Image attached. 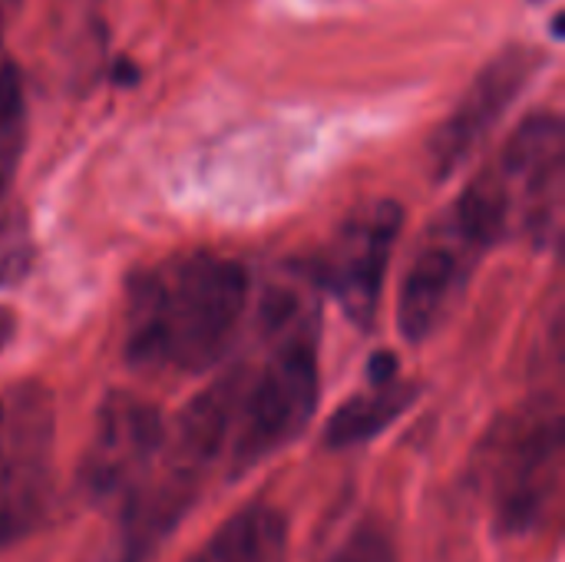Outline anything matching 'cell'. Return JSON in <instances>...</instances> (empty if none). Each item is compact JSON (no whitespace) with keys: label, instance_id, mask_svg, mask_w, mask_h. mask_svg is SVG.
I'll list each match as a JSON object with an SVG mask.
<instances>
[{"label":"cell","instance_id":"obj_1","mask_svg":"<svg viewBox=\"0 0 565 562\" xmlns=\"http://www.w3.org/2000/svg\"><path fill=\"white\" fill-rule=\"evenodd\" d=\"M248 305V275L218 255H179L139 272L126 298L122 351L132 368L199 374L232 344Z\"/></svg>","mask_w":565,"mask_h":562},{"label":"cell","instance_id":"obj_2","mask_svg":"<svg viewBox=\"0 0 565 562\" xmlns=\"http://www.w3.org/2000/svg\"><path fill=\"white\" fill-rule=\"evenodd\" d=\"M563 477V414L556 401H533L503 417L477 454V484L503 537L543 527Z\"/></svg>","mask_w":565,"mask_h":562},{"label":"cell","instance_id":"obj_3","mask_svg":"<svg viewBox=\"0 0 565 562\" xmlns=\"http://www.w3.org/2000/svg\"><path fill=\"white\" fill-rule=\"evenodd\" d=\"M318 407V348L305 318L281 328L278 344L252 381H242L232 434V477L288 447Z\"/></svg>","mask_w":565,"mask_h":562},{"label":"cell","instance_id":"obj_4","mask_svg":"<svg viewBox=\"0 0 565 562\" xmlns=\"http://www.w3.org/2000/svg\"><path fill=\"white\" fill-rule=\"evenodd\" d=\"M563 119L556 113H540L520 123L500 162L490 169L503 189L513 235L520 232L536 245L553 238L563 202Z\"/></svg>","mask_w":565,"mask_h":562},{"label":"cell","instance_id":"obj_5","mask_svg":"<svg viewBox=\"0 0 565 562\" xmlns=\"http://www.w3.org/2000/svg\"><path fill=\"white\" fill-rule=\"evenodd\" d=\"M162 447L166 424L149 401L126 391L106 394L79 460V484L93 500H126L142 480H149Z\"/></svg>","mask_w":565,"mask_h":562},{"label":"cell","instance_id":"obj_6","mask_svg":"<svg viewBox=\"0 0 565 562\" xmlns=\"http://www.w3.org/2000/svg\"><path fill=\"white\" fill-rule=\"evenodd\" d=\"M53 487V417L26 394L0 421V547L36 530Z\"/></svg>","mask_w":565,"mask_h":562},{"label":"cell","instance_id":"obj_7","mask_svg":"<svg viewBox=\"0 0 565 562\" xmlns=\"http://www.w3.org/2000/svg\"><path fill=\"white\" fill-rule=\"evenodd\" d=\"M543 66V53L533 46H507L497 53L470 83L457 109L440 123V129L430 136L427 156L430 172L437 179L454 176L493 132V126L507 116V109L516 103V96L530 86L536 70Z\"/></svg>","mask_w":565,"mask_h":562},{"label":"cell","instance_id":"obj_8","mask_svg":"<svg viewBox=\"0 0 565 562\" xmlns=\"http://www.w3.org/2000/svg\"><path fill=\"white\" fill-rule=\"evenodd\" d=\"M404 225V209L397 202H371L358 209L338 232L328 262L321 268L328 295L338 301L344 318L358 328H371L387 262Z\"/></svg>","mask_w":565,"mask_h":562},{"label":"cell","instance_id":"obj_9","mask_svg":"<svg viewBox=\"0 0 565 562\" xmlns=\"http://www.w3.org/2000/svg\"><path fill=\"white\" fill-rule=\"evenodd\" d=\"M480 255L483 248H477L447 212V219H440L437 229L417 248L401 285L397 325L407 341L430 338L450 318Z\"/></svg>","mask_w":565,"mask_h":562},{"label":"cell","instance_id":"obj_10","mask_svg":"<svg viewBox=\"0 0 565 562\" xmlns=\"http://www.w3.org/2000/svg\"><path fill=\"white\" fill-rule=\"evenodd\" d=\"M199 474L182 470L175 464L166 467L159 480H142L122 507L119 537L103 562H146L162 540L175 530L185 510L195 500Z\"/></svg>","mask_w":565,"mask_h":562},{"label":"cell","instance_id":"obj_11","mask_svg":"<svg viewBox=\"0 0 565 562\" xmlns=\"http://www.w3.org/2000/svg\"><path fill=\"white\" fill-rule=\"evenodd\" d=\"M189 562H288V523L275 507L252 503L228 517Z\"/></svg>","mask_w":565,"mask_h":562},{"label":"cell","instance_id":"obj_12","mask_svg":"<svg viewBox=\"0 0 565 562\" xmlns=\"http://www.w3.org/2000/svg\"><path fill=\"white\" fill-rule=\"evenodd\" d=\"M414 404V391L404 384H374V391L348 397L328 421L324 444L331 450L358 447L377 434H384L407 407Z\"/></svg>","mask_w":565,"mask_h":562},{"label":"cell","instance_id":"obj_13","mask_svg":"<svg viewBox=\"0 0 565 562\" xmlns=\"http://www.w3.org/2000/svg\"><path fill=\"white\" fill-rule=\"evenodd\" d=\"M23 152V89L10 63L0 60V195L7 192Z\"/></svg>","mask_w":565,"mask_h":562},{"label":"cell","instance_id":"obj_14","mask_svg":"<svg viewBox=\"0 0 565 562\" xmlns=\"http://www.w3.org/2000/svg\"><path fill=\"white\" fill-rule=\"evenodd\" d=\"M324 562H397V553L381 527H358Z\"/></svg>","mask_w":565,"mask_h":562},{"label":"cell","instance_id":"obj_15","mask_svg":"<svg viewBox=\"0 0 565 562\" xmlns=\"http://www.w3.org/2000/svg\"><path fill=\"white\" fill-rule=\"evenodd\" d=\"M26 265H30V242H26V235L17 232V229H7L0 235V288L13 285L17 278H23Z\"/></svg>","mask_w":565,"mask_h":562},{"label":"cell","instance_id":"obj_16","mask_svg":"<svg viewBox=\"0 0 565 562\" xmlns=\"http://www.w3.org/2000/svg\"><path fill=\"white\" fill-rule=\"evenodd\" d=\"M394 371H397V358L394 354H377L371 361V381L374 384H391L394 381Z\"/></svg>","mask_w":565,"mask_h":562},{"label":"cell","instance_id":"obj_17","mask_svg":"<svg viewBox=\"0 0 565 562\" xmlns=\"http://www.w3.org/2000/svg\"><path fill=\"white\" fill-rule=\"evenodd\" d=\"M13 331H17V318H13L10 308L0 305V351L13 341Z\"/></svg>","mask_w":565,"mask_h":562},{"label":"cell","instance_id":"obj_18","mask_svg":"<svg viewBox=\"0 0 565 562\" xmlns=\"http://www.w3.org/2000/svg\"><path fill=\"white\" fill-rule=\"evenodd\" d=\"M23 0H0V33H3V26H7V20L17 13V7H20Z\"/></svg>","mask_w":565,"mask_h":562},{"label":"cell","instance_id":"obj_19","mask_svg":"<svg viewBox=\"0 0 565 562\" xmlns=\"http://www.w3.org/2000/svg\"><path fill=\"white\" fill-rule=\"evenodd\" d=\"M0 421H3V404H0Z\"/></svg>","mask_w":565,"mask_h":562}]
</instances>
